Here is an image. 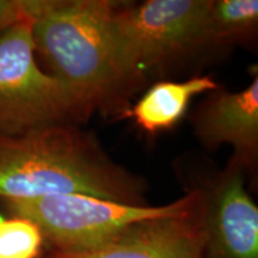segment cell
<instances>
[{
	"instance_id": "obj_6",
	"label": "cell",
	"mask_w": 258,
	"mask_h": 258,
	"mask_svg": "<svg viewBox=\"0 0 258 258\" xmlns=\"http://www.w3.org/2000/svg\"><path fill=\"white\" fill-rule=\"evenodd\" d=\"M205 205L200 186L185 194L177 211L134 224L95 249L51 252L46 258H206Z\"/></svg>"
},
{
	"instance_id": "obj_11",
	"label": "cell",
	"mask_w": 258,
	"mask_h": 258,
	"mask_svg": "<svg viewBox=\"0 0 258 258\" xmlns=\"http://www.w3.org/2000/svg\"><path fill=\"white\" fill-rule=\"evenodd\" d=\"M43 233L27 218L0 213V258H42Z\"/></svg>"
},
{
	"instance_id": "obj_7",
	"label": "cell",
	"mask_w": 258,
	"mask_h": 258,
	"mask_svg": "<svg viewBox=\"0 0 258 258\" xmlns=\"http://www.w3.org/2000/svg\"><path fill=\"white\" fill-rule=\"evenodd\" d=\"M246 173L228 161L203 185L206 258H258V207L245 186Z\"/></svg>"
},
{
	"instance_id": "obj_2",
	"label": "cell",
	"mask_w": 258,
	"mask_h": 258,
	"mask_svg": "<svg viewBox=\"0 0 258 258\" xmlns=\"http://www.w3.org/2000/svg\"><path fill=\"white\" fill-rule=\"evenodd\" d=\"M146 183L115 163L99 141L77 124L0 134V199L84 194L145 205Z\"/></svg>"
},
{
	"instance_id": "obj_13",
	"label": "cell",
	"mask_w": 258,
	"mask_h": 258,
	"mask_svg": "<svg viewBox=\"0 0 258 258\" xmlns=\"http://www.w3.org/2000/svg\"><path fill=\"white\" fill-rule=\"evenodd\" d=\"M44 258H46V257H44Z\"/></svg>"
},
{
	"instance_id": "obj_5",
	"label": "cell",
	"mask_w": 258,
	"mask_h": 258,
	"mask_svg": "<svg viewBox=\"0 0 258 258\" xmlns=\"http://www.w3.org/2000/svg\"><path fill=\"white\" fill-rule=\"evenodd\" d=\"M184 202L185 195L164 206H135L84 194L3 201L10 215L34 221L51 251L60 253L95 249L134 224L170 214Z\"/></svg>"
},
{
	"instance_id": "obj_9",
	"label": "cell",
	"mask_w": 258,
	"mask_h": 258,
	"mask_svg": "<svg viewBox=\"0 0 258 258\" xmlns=\"http://www.w3.org/2000/svg\"><path fill=\"white\" fill-rule=\"evenodd\" d=\"M219 86L211 76H194L184 82H158L131 105L123 118H132L140 131L154 137L175 128L196 96L214 91Z\"/></svg>"
},
{
	"instance_id": "obj_12",
	"label": "cell",
	"mask_w": 258,
	"mask_h": 258,
	"mask_svg": "<svg viewBox=\"0 0 258 258\" xmlns=\"http://www.w3.org/2000/svg\"><path fill=\"white\" fill-rule=\"evenodd\" d=\"M36 0H0V35L23 19L31 18Z\"/></svg>"
},
{
	"instance_id": "obj_10",
	"label": "cell",
	"mask_w": 258,
	"mask_h": 258,
	"mask_svg": "<svg viewBox=\"0 0 258 258\" xmlns=\"http://www.w3.org/2000/svg\"><path fill=\"white\" fill-rule=\"evenodd\" d=\"M257 30V0H212L205 28V51L252 42Z\"/></svg>"
},
{
	"instance_id": "obj_1",
	"label": "cell",
	"mask_w": 258,
	"mask_h": 258,
	"mask_svg": "<svg viewBox=\"0 0 258 258\" xmlns=\"http://www.w3.org/2000/svg\"><path fill=\"white\" fill-rule=\"evenodd\" d=\"M110 0H37L31 31L37 59L69 90L82 122L93 114L123 118L137 85L112 41Z\"/></svg>"
},
{
	"instance_id": "obj_8",
	"label": "cell",
	"mask_w": 258,
	"mask_h": 258,
	"mask_svg": "<svg viewBox=\"0 0 258 258\" xmlns=\"http://www.w3.org/2000/svg\"><path fill=\"white\" fill-rule=\"evenodd\" d=\"M196 140L207 150H233L230 161L253 176L258 163V76L239 91L220 86L207 93L191 114Z\"/></svg>"
},
{
	"instance_id": "obj_3",
	"label": "cell",
	"mask_w": 258,
	"mask_h": 258,
	"mask_svg": "<svg viewBox=\"0 0 258 258\" xmlns=\"http://www.w3.org/2000/svg\"><path fill=\"white\" fill-rule=\"evenodd\" d=\"M212 0L116 2L112 41L123 72L138 89L147 73L163 72L205 51V28Z\"/></svg>"
},
{
	"instance_id": "obj_4",
	"label": "cell",
	"mask_w": 258,
	"mask_h": 258,
	"mask_svg": "<svg viewBox=\"0 0 258 258\" xmlns=\"http://www.w3.org/2000/svg\"><path fill=\"white\" fill-rule=\"evenodd\" d=\"M67 123H82L76 102L41 69L31 18L23 19L0 35V134Z\"/></svg>"
}]
</instances>
